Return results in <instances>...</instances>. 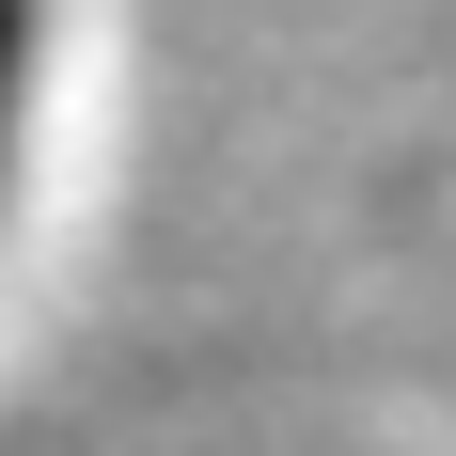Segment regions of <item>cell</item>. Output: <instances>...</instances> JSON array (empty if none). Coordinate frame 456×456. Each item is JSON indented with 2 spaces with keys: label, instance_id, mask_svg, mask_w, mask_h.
<instances>
[{
  "label": "cell",
  "instance_id": "cell-1",
  "mask_svg": "<svg viewBox=\"0 0 456 456\" xmlns=\"http://www.w3.org/2000/svg\"><path fill=\"white\" fill-rule=\"evenodd\" d=\"M0 126H16V16H0Z\"/></svg>",
  "mask_w": 456,
  "mask_h": 456
}]
</instances>
